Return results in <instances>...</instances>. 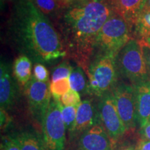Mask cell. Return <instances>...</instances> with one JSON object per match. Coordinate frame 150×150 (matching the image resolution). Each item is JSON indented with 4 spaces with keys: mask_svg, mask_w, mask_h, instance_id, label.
<instances>
[{
    "mask_svg": "<svg viewBox=\"0 0 150 150\" xmlns=\"http://www.w3.org/2000/svg\"><path fill=\"white\" fill-rule=\"evenodd\" d=\"M6 35L11 45L35 63L51 64L67 57L55 26L30 0L13 4Z\"/></svg>",
    "mask_w": 150,
    "mask_h": 150,
    "instance_id": "cell-1",
    "label": "cell"
},
{
    "mask_svg": "<svg viewBox=\"0 0 150 150\" xmlns=\"http://www.w3.org/2000/svg\"><path fill=\"white\" fill-rule=\"evenodd\" d=\"M112 13L106 0H79L53 21L67 57L86 72L96 55L100 30Z\"/></svg>",
    "mask_w": 150,
    "mask_h": 150,
    "instance_id": "cell-2",
    "label": "cell"
},
{
    "mask_svg": "<svg viewBox=\"0 0 150 150\" xmlns=\"http://www.w3.org/2000/svg\"><path fill=\"white\" fill-rule=\"evenodd\" d=\"M118 76L129 80L132 85L150 79L140 41L131 38L115 56Z\"/></svg>",
    "mask_w": 150,
    "mask_h": 150,
    "instance_id": "cell-3",
    "label": "cell"
},
{
    "mask_svg": "<svg viewBox=\"0 0 150 150\" xmlns=\"http://www.w3.org/2000/svg\"><path fill=\"white\" fill-rule=\"evenodd\" d=\"M88 76V94L99 98L112 92L117 83L115 56L96 55L90 64Z\"/></svg>",
    "mask_w": 150,
    "mask_h": 150,
    "instance_id": "cell-4",
    "label": "cell"
},
{
    "mask_svg": "<svg viewBox=\"0 0 150 150\" xmlns=\"http://www.w3.org/2000/svg\"><path fill=\"white\" fill-rule=\"evenodd\" d=\"M131 31L125 19L112 11L99 32L96 55L117 56L131 39Z\"/></svg>",
    "mask_w": 150,
    "mask_h": 150,
    "instance_id": "cell-5",
    "label": "cell"
},
{
    "mask_svg": "<svg viewBox=\"0 0 150 150\" xmlns=\"http://www.w3.org/2000/svg\"><path fill=\"white\" fill-rule=\"evenodd\" d=\"M60 101L52 99L42 122V138L47 150H64L66 127Z\"/></svg>",
    "mask_w": 150,
    "mask_h": 150,
    "instance_id": "cell-6",
    "label": "cell"
},
{
    "mask_svg": "<svg viewBox=\"0 0 150 150\" xmlns=\"http://www.w3.org/2000/svg\"><path fill=\"white\" fill-rule=\"evenodd\" d=\"M112 93L117 112L127 131L134 130L138 125L134 86L125 82H117Z\"/></svg>",
    "mask_w": 150,
    "mask_h": 150,
    "instance_id": "cell-7",
    "label": "cell"
},
{
    "mask_svg": "<svg viewBox=\"0 0 150 150\" xmlns=\"http://www.w3.org/2000/svg\"><path fill=\"white\" fill-rule=\"evenodd\" d=\"M97 112L99 123L108 136L117 142L127 131L117 112L112 92L106 94L99 99Z\"/></svg>",
    "mask_w": 150,
    "mask_h": 150,
    "instance_id": "cell-8",
    "label": "cell"
},
{
    "mask_svg": "<svg viewBox=\"0 0 150 150\" xmlns=\"http://www.w3.org/2000/svg\"><path fill=\"white\" fill-rule=\"evenodd\" d=\"M24 91L31 115L41 125L52 101L50 82L39 81L32 76Z\"/></svg>",
    "mask_w": 150,
    "mask_h": 150,
    "instance_id": "cell-9",
    "label": "cell"
},
{
    "mask_svg": "<svg viewBox=\"0 0 150 150\" xmlns=\"http://www.w3.org/2000/svg\"><path fill=\"white\" fill-rule=\"evenodd\" d=\"M12 74L10 63L1 60L0 65V105L6 111L12 110L19 98L20 88Z\"/></svg>",
    "mask_w": 150,
    "mask_h": 150,
    "instance_id": "cell-10",
    "label": "cell"
},
{
    "mask_svg": "<svg viewBox=\"0 0 150 150\" xmlns=\"http://www.w3.org/2000/svg\"><path fill=\"white\" fill-rule=\"evenodd\" d=\"M74 150H113L114 141L100 124L95 125L75 140Z\"/></svg>",
    "mask_w": 150,
    "mask_h": 150,
    "instance_id": "cell-11",
    "label": "cell"
},
{
    "mask_svg": "<svg viewBox=\"0 0 150 150\" xmlns=\"http://www.w3.org/2000/svg\"><path fill=\"white\" fill-rule=\"evenodd\" d=\"M99 123L97 108L90 99L81 101L77 108L76 120L69 131L70 141H75L83 133Z\"/></svg>",
    "mask_w": 150,
    "mask_h": 150,
    "instance_id": "cell-12",
    "label": "cell"
},
{
    "mask_svg": "<svg viewBox=\"0 0 150 150\" xmlns=\"http://www.w3.org/2000/svg\"><path fill=\"white\" fill-rule=\"evenodd\" d=\"M115 13L120 16L132 29L141 14L146 0H106Z\"/></svg>",
    "mask_w": 150,
    "mask_h": 150,
    "instance_id": "cell-13",
    "label": "cell"
},
{
    "mask_svg": "<svg viewBox=\"0 0 150 150\" xmlns=\"http://www.w3.org/2000/svg\"><path fill=\"white\" fill-rule=\"evenodd\" d=\"M133 86L136 95L137 122L141 129L150 118V79Z\"/></svg>",
    "mask_w": 150,
    "mask_h": 150,
    "instance_id": "cell-14",
    "label": "cell"
},
{
    "mask_svg": "<svg viewBox=\"0 0 150 150\" xmlns=\"http://www.w3.org/2000/svg\"><path fill=\"white\" fill-rule=\"evenodd\" d=\"M21 150H47L43 138L34 130H24L14 136Z\"/></svg>",
    "mask_w": 150,
    "mask_h": 150,
    "instance_id": "cell-15",
    "label": "cell"
},
{
    "mask_svg": "<svg viewBox=\"0 0 150 150\" xmlns=\"http://www.w3.org/2000/svg\"><path fill=\"white\" fill-rule=\"evenodd\" d=\"M13 73L19 85L25 87L32 77V61L25 55L20 54L15 59Z\"/></svg>",
    "mask_w": 150,
    "mask_h": 150,
    "instance_id": "cell-16",
    "label": "cell"
},
{
    "mask_svg": "<svg viewBox=\"0 0 150 150\" xmlns=\"http://www.w3.org/2000/svg\"><path fill=\"white\" fill-rule=\"evenodd\" d=\"M42 13L50 20L59 17L67 5L59 0H30Z\"/></svg>",
    "mask_w": 150,
    "mask_h": 150,
    "instance_id": "cell-17",
    "label": "cell"
},
{
    "mask_svg": "<svg viewBox=\"0 0 150 150\" xmlns=\"http://www.w3.org/2000/svg\"><path fill=\"white\" fill-rule=\"evenodd\" d=\"M86 72L82 67L76 65L71 73L70 80L71 90L81 94H88V81Z\"/></svg>",
    "mask_w": 150,
    "mask_h": 150,
    "instance_id": "cell-18",
    "label": "cell"
},
{
    "mask_svg": "<svg viewBox=\"0 0 150 150\" xmlns=\"http://www.w3.org/2000/svg\"><path fill=\"white\" fill-rule=\"evenodd\" d=\"M134 27L138 40H144L150 36V11L142 12Z\"/></svg>",
    "mask_w": 150,
    "mask_h": 150,
    "instance_id": "cell-19",
    "label": "cell"
},
{
    "mask_svg": "<svg viewBox=\"0 0 150 150\" xmlns=\"http://www.w3.org/2000/svg\"><path fill=\"white\" fill-rule=\"evenodd\" d=\"M71 90L69 78L63 79L50 83V91L53 99L61 102V98L63 95L66 94Z\"/></svg>",
    "mask_w": 150,
    "mask_h": 150,
    "instance_id": "cell-20",
    "label": "cell"
},
{
    "mask_svg": "<svg viewBox=\"0 0 150 150\" xmlns=\"http://www.w3.org/2000/svg\"><path fill=\"white\" fill-rule=\"evenodd\" d=\"M74 67H72L67 61H63L59 63L52 70V82L67 79L70 77Z\"/></svg>",
    "mask_w": 150,
    "mask_h": 150,
    "instance_id": "cell-21",
    "label": "cell"
},
{
    "mask_svg": "<svg viewBox=\"0 0 150 150\" xmlns=\"http://www.w3.org/2000/svg\"><path fill=\"white\" fill-rule=\"evenodd\" d=\"M78 106H65L61 104V113L63 121L68 132L72 129L76 120V113H77Z\"/></svg>",
    "mask_w": 150,
    "mask_h": 150,
    "instance_id": "cell-22",
    "label": "cell"
},
{
    "mask_svg": "<svg viewBox=\"0 0 150 150\" xmlns=\"http://www.w3.org/2000/svg\"><path fill=\"white\" fill-rule=\"evenodd\" d=\"M81 102L80 94L72 90L63 95L61 98V103L65 106H79Z\"/></svg>",
    "mask_w": 150,
    "mask_h": 150,
    "instance_id": "cell-23",
    "label": "cell"
},
{
    "mask_svg": "<svg viewBox=\"0 0 150 150\" xmlns=\"http://www.w3.org/2000/svg\"><path fill=\"white\" fill-rule=\"evenodd\" d=\"M33 76L35 79L41 82H49V71L44 64L42 63H35L33 67Z\"/></svg>",
    "mask_w": 150,
    "mask_h": 150,
    "instance_id": "cell-24",
    "label": "cell"
},
{
    "mask_svg": "<svg viewBox=\"0 0 150 150\" xmlns=\"http://www.w3.org/2000/svg\"><path fill=\"white\" fill-rule=\"evenodd\" d=\"M1 150H21L14 137H4L1 144Z\"/></svg>",
    "mask_w": 150,
    "mask_h": 150,
    "instance_id": "cell-25",
    "label": "cell"
},
{
    "mask_svg": "<svg viewBox=\"0 0 150 150\" xmlns=\"http://www.w3.org/2000/svg\"><path fill=\"white\" fill-rule=\"evenodd\" d=\"M140 41V45L142 50V54H143L144 59H145L147 68L150 76V45L147 44L145 40H138Z\"/></svg>",
    "mask_w": 150,
    "mask_h": 150,
    "instance_id": "cell-26",
    "label": "cell"
},
{
    "mask_svg": "<svg viewBox=\"0 0 150 150\" xmlns=\"http://www.w3.org/2000/svg\"><path fill=\"white\" fill-rule=\"evenodd\" d=\"M137 143L130 140H124L119 143H116L113 150H136Z\"/></svg>",
    "mask_w": 150,
    "mask_h": 150,
    "instance_id": "cell-27",
    "label": "cell"
},
{
    "mask_svg": "<svg viewBox=\"0 0 150 150\" xmlns=\"http://www.w3.org/2000/svg\"><path fill=\"white\" fill-rule=\"evenodd\" d=\"M139 133L141 139L150 140V118L145 126L140 129Z\"/></svg>",
    "mask_w": 150,
    "mask_h": 150,
    "instance_id": "cell-28",
    "label": "cell"
},
{
    "mask_svg": "<svg viewBox=\"0 0 150 150\" xmlns=\"http://www.w3.org/2000/svg\"><path fill=\"white\" fill-rule=\"evenodd\" d=\"M136 150H150V140H140L137 142Z\"/></svg>",
    "mask_w": 150,
    "mask_h": 150,
    "instance_id": "cell-29",
    "label": "cell"
},
{
    "mask_svg": "<svg viewBox=\"0 0 150 150\" xmlns=\"http://www.w3.org/2000/svg\"><path fill=\"white\" fill-rule=\"evenodd\" d=\"M8 125V115L6 110L1 109V128H6Z\"/></svg>",
    "mask_w": 150,
    "mask_h": 150,
    "instance_id": "cell-30",
    "label": "cell"
},
{
    "mask_svg": "<svg viewBox=\"0 0 150 150\" xmlns=\"http://www.w3.org/2000/svg\"><path fill=\"white\" fill-rule=\"evenodd\" d=\"M145 11H150V0H146L145 1L142 12H145Z\"/></svg>",
    "mask_w": 150,
    "mask_h": 150,
    "instance_id": "cell-31",
    "label": "cell"
},
{
    "mask_svg": "<svg viewBox=\"0 0 150 150\" xmlns=\"http://www.w3.org/2000/svg\"><path fill=\"white\" fill-rule=\"evenodd\" d=\"M59 1H63V2L66 4L67 6H69V5L72 4H73L74 2H75V1H79V0H59Z\"/></svg>",
    "mask_w": 150,
    "mask_h": 150,
    "instance_id": "cell-32",
    "label": "cell"
},
{
    "mask_svg": "<svg viewBox=\"0 0 150 150\" xmlns=\"http://www.w3.org/2000/svg\"><path fill=\"white\" fill-rule=\"evenodd\" d=\"M143 40H145V42H147L148 45H150V36L147 37V38H145V39H144Z\"/></svg>",
    "mask_w": 150,
    "mask_h": 150,
    "instance_id": "cell-33",
    "label": "cell"
},
{
    "mask_svg": "<svg viewBox=\"0 0 150 150\" xmlns=\"http://www.w3.org/2000/svg\"><path fill=\"white\" fill-rule=\"evenodd\" d=\"M2 1H9V2H11V3H15V2H16V1H19V0H1V2H2Z\"/></svg>",
    "mask_w": 150,
    "mask_h": 150,
    "instance_id": "cell-34",
    "label": "cell"
}]
</instances>
